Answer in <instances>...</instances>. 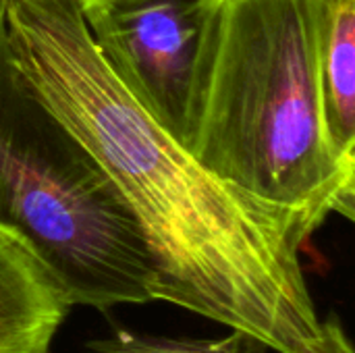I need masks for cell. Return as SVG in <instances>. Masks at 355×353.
<instances>
[{"label": "cell", "instance_id": "7", "mask_svg": "<svg viewBox=\"0 0 355 353\" xmlns=\"http://www.w3.org/2000/svg\"><path fill=\"white\" fill-rule=\"evenodd\" d=\"M81 353H268V347L239 331L223 339H189L114 329L106 337L89 339Z\"/></svg>", "mask_w": 355, "mask_h": 353}, {"label": "cell", "instance_id": "1", "mask_svg": "<svg viewBox=\"0 0 355 353\" xmlns=\"http://www.w3.org/2000/svg\"><path fill=\"white\" fill-rule=\"evenodd\" d=\"M12 58L96 158L133 216L156 300L279 353L318 337L302 252L320 227L220 179L164 129L98 54L77 0H10Z\"/></svg>", "mask_w": 355, "mask_h": 353}, {"label": "cell", "instance_id": "9", "mask_svg": "<svg viewBox=\"0 0 355 353\" xmlns=\"http://www.w3.org/2000/svg\"><path fill=\"white\" fill-rule=\"evenodd\" d=\"M8 4L10 0H0V10H8Z\"/></svg>", "mask_w": 355, "mask_h": 353}, {"label": "cell", "instance_id": "10", "mask_svg": "<svg viewBox=\"0 0 355 353\" xmlns=\"http://www.w3.org/2000/svg\"><path fill=\"white\" fill-rule=\"evenodd\" d=\"M79 4H87V2H94V0H77Z\"/></svg>", "mask_w": 355, "mask_h": 353}, {"label": "cell", "instance_id": "6", "mask_svg": "<svg viewBox=\"0 0 355 353\" xmlns=\"http://www.w3.org/2000/svg\"><path fill=\"white\" fill-rule=\"evenodd\" d=\"M320 81L331 137L355 158V0H331L320 48Z\"/></svg>", "mask_w": 355, "mask_h": 353}, {"label": "cell", "instance_id": "4", "mask_svg": "<svg viewBox=\"0 0 355 353\" xmlns=\"http://www.w3.org/2000/svg\"><path fill=\"white\" fill-rule=\"evenodd\" d=\"M223 0H94L89 37L125 89L187 144Z\"/></svg>", "mask_w": 355, "mask_h": 353}, {"label": "cell", "instance_id": "8", "mask_svg": "<svg viewBox=\"0 0 355 353\" xmlns=\"http://www.w3.org/2000/svg\"><path fill=\"white\" fill-rule=\"evenodd\" d=\"M304 353H355L354 343L345 333L341 318L333 312L324 320L320 318V331L314 343Z\"/></svg>", "mask_w": 355, "mask_h": 353}, {"label": "cell", "instance_id": "3", "mask_svg": "<svg viewBox=\"0 0 355 353\" xmlns=\"http://www.w3.org/2000/svg\"><path fill=\"white\" fill-rule=\"evenodd\" d=\"M0 227L21 237L71 306L156 300L144 237L112 183L12 58L0 10Z\"/></svg>", "mask_w": 355, "mask_h": 353}, {"label": "cell", "instance_id": "5", "mask_svg": "<svg viewBox=\"0 0 355 353\" xmlns=\"http://www.w3.org/2000/svg\"><path fill=\"white\" fill-rule=\"evenodd\" d=\"M71 308L50 268L0 227V353H50Z\"/></svg>", "mask_w": 355, "mask_h": 353}, {"label": "cell", "instance_id": "2", "mask_svg": "<svg viewBox=\"0 0 355 353\" xmlns=\"http://www.w3.org/2000/svg\"><path fill=\"white\" fill-rule=\"evenodd\" d=\"M331 0H223L187 148L220 179L318 227L354 221L355 158L335 146L320 48Z\"/></svg>", "mask_w": 355, "mask_h": 353}]
</instances>
